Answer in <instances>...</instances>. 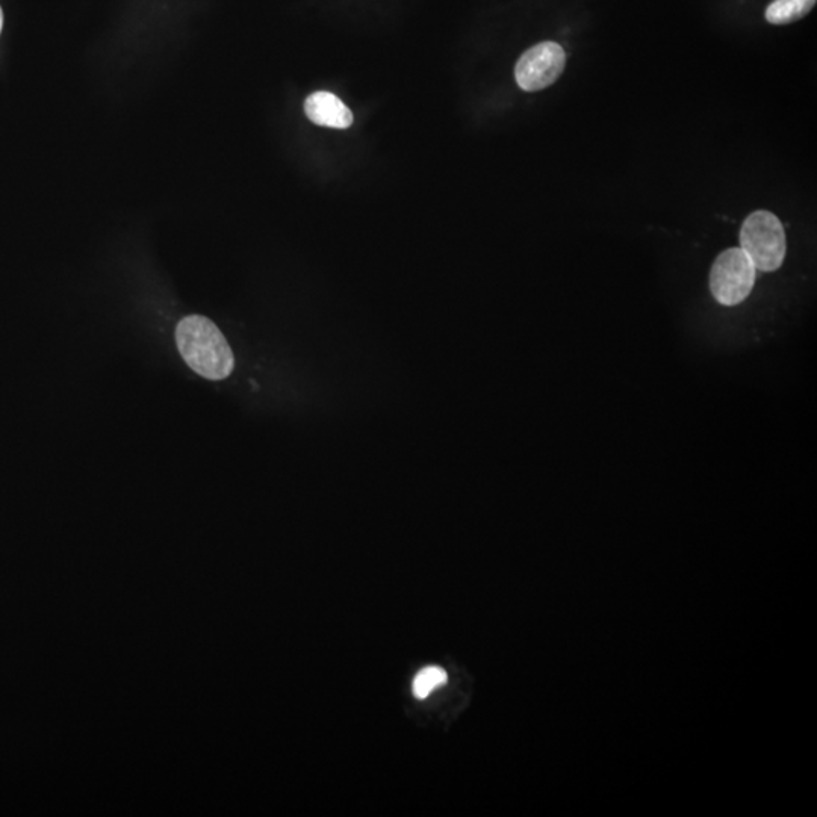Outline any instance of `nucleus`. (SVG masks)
<instances>
[{
	"instance_id": "nucleus-6",
	"label": "nucleus",
	"mask_w": 817,
	"mask_h": 817,
	"mask_svg": "<svg viewBox=\"0 0 817 817\" xmlns=\"http://www.w3.org/2000/svg\"><path fill=\"white\" fill-rule=\"evenodd\" d=\"M816 5V0H774L766 10V20L772 25H789L804 19Z\"/></svg>"
},
{
	"instance_id": "nucleus-1",
	"label": "nucleus",
	"mask_w": 817,
	"mask_h": 817,
	"mask_svg": "<svg viewBox=\"0 0 817 817\" xmlns=\"http://www.w3.org/2000/svg\"><path fill=\"white\" fill-rule=\"evenodd\" d=\"M176 344L188 367L208 380H224L235 368L232 348L209 318L190 315L176 327Z\"/></svg>"
},
{
	"instance_id": "nucleus-8",
	"label": "nucleus",
	"mask_w": 817,
	"mask_h": 817,
	"mask_svg": "<svg viewBox=\"0 0 817 817\" xmlns=\"http://www.w3.org/2000/svg\"><path fill=\"white\" fill-rule=\"evenodd\" d=\"M2 26H4V14H2V10H0V32H2Z\"/></svg>"
},
{
	"instance_id": "nucleus-5",
	"label": "nucleus",
	"mask_w": 817,
	"mask_h": 817,
	"mask_svg": "<svg viewBox=\"0 0 817 817\" xmlns=\"http://www.w3.org/2000/svg\"><path fill=\"white\" fill-rule=\"evenodd\" d=\"M305 112L312 123L323 128L347 129L353 125V112L336 94L329 91L311 94L306 99Z\"/></svg>"
},
{
	"instance_id": "nucleus-7",
	"label": "nucleus",
	"mask_w": 817,
	"mask_h": 817,
	"mask_svg": "<svg viewBox=\"0 0 817 817\" xmlns=\"http://www.w3.org/2000/svg\"><path fill=\"white\" fill-rule=\"evenodd\" d=\"M447 672L439 666H427L418 672L412 684V692L418 699H426L433 690L439 689L447 683Z\"/></svg>"
},
{
	"instance_id": "nucleus-4",
	"label": "nucleus",
	"mask_w": 817,
	"mask_h": 817,
	"mask_svg": "<svg viewBox=\"0 0 817 817\" xmlns=\"http://www.w3.org/2000/svg\"><path fill=\"white\" fill-rule=\"evenodd\" d=\"M566 53L560 44L544 41L522 53L515 67L516 84L524 91L553 85L565 70Z\"/></svg>"
},
{
	"instance_id": "nucleus-2",
	"label": "nucleus",
	"mask_w": 817,
	"mask_h": 817,
	"mask_svg": "<svg viewBox=\"0 0 817 817\" xmlns=\"http://www.w3.org/2000/svg\"><path fill=\"white\" fill-rule=\"evenodd\" d=\"M740 249L749 256L755 270L777 271L786 258L787 241L783 223L769 211H755L740 229Z\"/></svg>"
},
{
	"instance_id": "nucleus-3",
	"label": "nucleus",
	"mask_w": 817,
	"mask_h": 817,
	"mask_svg": "<svg viewBox=\"0 0 817 817\" xmlns=\"http://www.w3.org/2000/svg\"><path fill=\"white\" fill-rule=\"evenodd\" d=\"M757 270L739 247L725 250L710 271V293L722 306H737L751 296Z\"/></svg>"
}]
</instances>
